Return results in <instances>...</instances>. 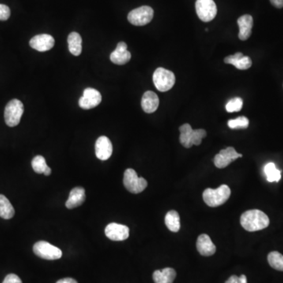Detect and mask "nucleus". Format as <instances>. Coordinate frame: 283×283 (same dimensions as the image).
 Returning a JSON list of instances; mask_svg holds the SVG:
<instances>
[{"label": "nucleus", "instance_id": "nucleus-2", "mask_svg": "<svg viewBox=\"0 0 283 283\" xmlns=\"http://www.w3.org/2000/svg\"><path fill=\"white\" fill-rule=\"evenodd\" d=\"M231 189L227 185H221L217 189L208 188L203 192V200L209 207H218L225 203L231 196Z\"/></svg>", "mask_w": 283, "mask_h": 283}, {"label": "nucleus", "instance_id": "nucleus-37", "mask_svg": "<svg viewBox=\"0 0 283 283\" xmlns=\"http://www.w3.org/2000/svg\"><path fill=\"white\" fill-rule=\"evenodd\" d=\"M45 175H50L51 174V169H50V167H47V169L45 170L44 171Z\"/></svg>", "mask_w": 283, "mask_h": 283}, {"label": "nucleus", "instance_id": "nucleus-22", "mask_svg": "<svg viewBox=\"0 0 283 283\" xmlns=\"http://www.w3.org/2000/svg\"><path fill=\"white\" fill-rule=\"evenodd\" d=\"M166 226L171 232H178L180 229V217L176 211L171 210L166 214L164 219Z\"/></svg>", "mask_w": 283, "mask_h": 283}, {"label": "nucleus", "instance_id": "nucleus-1", "mask_svg": "<svg viewBox=\"0 0 283 283\" xmlns=\"http://www.w3.org/2000/svg\"><path fill=\"white\" fill-rule=\"evenodd\" d=\"M241 224L246 231L250 232L261 231L269 227V216L258 209L246 211L241 216Z\"/></svg>", "mask_w": 283, "mask_h": 283}, {"label": "nucleus", "instance_id": "nucleus-26", "mask_svg": "<svg viewBox=\"0 0 283 283\" xmlns=\"http://www.w3.org/2000/svg\"><path fill=\"white\" fill-rule=\"evenodd\" d=\"M268 261L272 268L283 272V256L279 252H271L268 256Z\"/></svg>", "mask_w": 283, "mask_h": 283}, {"label": "nucleus", "instance_id": "nucleus-34", "mask_svg": "<svg viewBox=\"0 0 283 283\" xmlns=\"http://www.w3.org/2000/svg\"><path fill=\"white\" fill-rule=\"evenodd\" d=\"M56 283H78L76 280H73V279H71V278H65V279H62V280H58Z\"/></svg>", "mask_w": 283, "mask_h": 283}, {"label": "nucleus", "instance_id": "nucleus-21", "mask_svg": "<svg viewBox=\"0 0 283 283\" xmlns=\"http://www.w3.org/2000/svg\"><path fill=\"white\" fill-rule=\"evenodd\" d=\"M68 45L71 54L79 56L82 52V38L78 32H71L68 36Z\"/></svg>", "mask_w": 283, "mask_h": 283}, {"label": "nucleus", "instance_id": "nucleus-30", "mask_svg": "<svg viewBox=\"0 0 283 283\" xmlns=\"http://www.w3.org/2000/svg\"><path fill=\"white\" fill-rule=\"evenodd\" d=\"M207 136L206 131L204 129H196L192 132L190 137V142L192 145H199L201 143L202 139Z\"/></svg>", "mask_w": 283, "mask_h": 283}, {"label": "nucleus", "instance_id": "nucleus-19", "mask_svg": "<svg viewBox=\"0 0 283 283\" xmlns=\"http://www.w3.org/2000/svg\"><path fill=\"white\" fill-rule=\"evenodd\" d=\"M86 199L85 190L83 187H75L71 190L65 206L69 209H75L82 205Z\"/></svg>", "mask_w": 283, "mask_h": 283}, {"label": "nucleus", "instance_id": "nucleus-7", "mask_svg": "<svg viewBox=\"0 0 283 283\" xmlns=\"http://www.w3.org/2000/svg\"><path fill=\"white\" fill-rule=\"evenodd\" d=\"M153 17V9L148 6H142L133 9L128 15V20L136 26H143L149 24Z\"/></svg>", "mask_w": 283, "mask_h": 283}, {"label": "nucleus", "instance_id": "nucleus-12", "mask_svg": "<svg viewBox=\"0 0 283 283\" xmlns=\"http://www.w3.org/2000/svg\"><path fill=\"white\" fill-rule=\"evenodd\" d=\"M30 47L35 50L44 52L52 49L54 46V39L48 34H40L35 35L29 41Z\"/></svg>", "mask_w": 283, "mask_h": 283}, {"label": "nucleus", "instance_id": "nucleus-8", "mask_svg": "<svg viewBox=\"0 0 283 283\" xmlns=\"http://www.w3.org/2000/svg\"><path fill=\"white\" fill-rule=\"evenodd\" d=\"M195 7L198 17L204 22L212 21L217 13V7L213 0H197Z\"/></svg>", "mask_w": 283, "mask_h": 283}, {"label": "nucleus", "instance_id": "nucleus-31", "mask_svg": "<svg viewBox=\"0 0 283 283\" xmlns=\"http://www.w3.org/2000/svg\"><path fill=\"white\" fill-rule=\"evenodd\" d=\"M10 17V9L4 4H0V21H6Z\"/></svg>", "mask_w": 283, "mask_h": 283}, {"label": "nucleus", "instance_id": "nucleus-9", "mask_svg": "<svg viewBox=\"0 0 283 283\" xmlns=\"http://www.w3.org/2000/svg\"><path fill=\"white\" fill-rule=\"evenodd\" d=\"M102 102V95L98 90L86 88L84 95L79 100V106L84 110H91L99 106Z\"/></svg>", "mask_w": 283, "mask_h": 283}, {"label": "nucleus", "instance_id": "nucleus-6", "mask_svg": "<svg viewBox=\"0 0 283 283\" xmlns=\"http://www.w3.org/2000/svg\"><path fill=\"white\" fill-rule=\"evenodd\" d=\"M34 254L42 259L54 261L62 257V250L45 241H39L33 246Z\"/></svg>", "mask_w": 283, "mask_h": 283}, {"label": "nucleus", "instance_id": "nucleus-29", "mask_svg": "<svg viewBox=\"0 0 283 283\" xmlns=\"http://www.w3.org/2000/svg\"><path fill=\"white\" fill-rule=\"evenodd\" d=\"M243 106V100L241 98H234L226 105V110L228 113L239 112Z\"/></svg>", "mask_w": 283, "mask_h": 283}, {"label": "nucleus", "instance_id": "nucleus-25", "mask_svg": "<svg viewBox=\"0 0 283 283\" xmlns=\"http://www.w3.org/2000/svg\"><path fill=\"white\" fill-rule=\"evenodd\" d=\"M265 173L267 176V180L272 182H279L281 179V171L277 169L276 164L273 162L267 164L265 167Z\"/></svg>", "mask_w": 283, "mask_h": 283}, {"label": "nucleus", "instance_id": "nucleus-23", "mask_svg": "<svg viewBox=\"0 0 283 283\" xmlns=\"http://www.w3.org/2000/svg\"><path fill=\"white\" fill-rule=\"evenodd\" d=\"M14 213V209L9 200L5 196L0 194V217L9 220L13 218Z\"/></svg>", "mask_w": 283, "mask_h": 283}, {"label": "nucleus", "instance_id": "nucleus-24", "mask_svg": "<svg viewBox=\"0 0 283 283\" xmlns=\"http://www.w3.org/2000/svg\"><path fill=\"white\" fill-rule=\"evenodd\" d=\"M179 132H180V136H179L180 143L185 148L191 147L193 145L190 142V137L193 132L191 126L189 124H184L179 127Z\"/></svg>", "mask_w": 283, "mask_h": 283}, {"label": "nucleus", "instance_id": "nucleus-18", "mask_svg": "<svg viewBox=\"0 0 283 283\" xmlns=\"http://www.w3.org/2000/svg\"><path fill=\"white\" fill-rule=\"evenodd\" d=\"M141 105L144 112L146 114H153L158 108V96L154 92L148 91L142 95Z\"/></svg>", "mask_w": 283, "mask_h": 283}, {"label": "nucleus", "instance_id": "nucleus-33", "mask_svg": "<svg viewBox=\"0 0 283 283\" xmlns=\"http://www.w3.org/2000/svg\"><path fill=\"white\" fill-rule=\"evenodd\" d=\"M271 3L276 8L283 7V0H270Z\"/></svg>", "mask_w": 283, "mask_h": 283}, {"label": "nucleus", "instance_id": "nucleus-4", "mask_svg": "<svg viewBox=\"0 0 283 283\" xmlns=\"http://www.w3.org/2000/svg\"><path fill=\"white\" fill-rule=\"evenodd\" d=\"M153 81L156 89L161 92H168L175 83V77L171 71L164 68H157L153 76Z\"/></svg>", "mask_w": 283, "mask_h": 283}, {"label": "nucleus", "instance_id": "nucleus-28", "mask_svg": "<svg viewBox=\"0 0 283 283\" xmlns=\"http://www.w3.org/2000/svg\"><path fill=\"white\" fill-rule=\"evenodd\" d=\"M250 121L246 117H239L236 119L230 120L227 122L228 127L231 129H246L249 127Z\"/></svg>", "mask_w": 283, "mask_h": 283}, {"label": "nucleus", "instance_id": "nucleus-27", "mask_svg": "<svg viewBox=\"0 0 283 283\" xmlns=\"http://www.w3.org/2000/svg\"><path fill=\"white\" fill-rule=\"evenodd\" d=\"M32 166L35 172L38 174L44 173L45 170L48 167L44 157L40 155L34 157L33 160H32Z\"/></svg>", "mask_w": 283, "mask_h": 283}, {"label": "nucleus", "instance_id": "nucleus-35", "mask_svg": "<svg viewBox=\"0 0 283 283\" xmlns=\"http://www.w3.org/2000/svg\"><path fill=\"white\" fill-rule=\"evenodd\" d=\"M225 283H239V277L236 276H231Z\"/></svg>", "mask_w": 283, "mask_h": 283}, {"label": "nucleus", "instance_id": "nucleus-16", "mask_svg": "<svg viewBox=\"0 0 283 283\" xmlns=\"http://www.w3.org/2000/svg\"><path fill=\"white\" fill-rule=\"evenodd\" d=\"M239 27V37L241 40H247L252 34V28L254 26V19L251 15H243L238 19Z\"/></svg>", "mask_w": 283, "mask_h": 283}, {"label": "nucleus", "instance_id": "nucleus-3", "mask_svg": "<svg viewBox=\"0 0 283 283\" xmlns=\"http://www.w3.org/2000/svg\"><path fill=\"white\" fill-rule=\"evenodd\" d=\"M24 113V105L18 99H12L4 110V119L9 127H15L19 125Z\"/></svg>", "mask_w": 283, "mask_h": 283}, {"label": "nucleus", "instance_id": "nucleus-14", "mask_svg": "<svg viewBox=\"0 0 283 283\" xmlns=\"http://www.w3.org/2000/svg\"><path fill=\"white\" fill-rule=\"evenodd\" d=\"M128 46L125 42L118 43L117 48L110 54V60L116 65H125L130 61L132 54L127 50Z\"/></svg>", "mask_w": 283, "mask_h": 283}, {"label": "nucleus", "instance_id": "nucleus-32", "mask_svg": "<svg viewBox=\"0 0 283 283\" xmlns=\"http://www.w3.org/2000/svg\"><path fill=\"white\" fill-rule=\"evenodd\" d=\"M2 283H22V282L17 275L9 274L4 279Z\"/></svg>", "mask_w": 283, "mask_h": 283}, {"label": "nucleus", "instance_id": "nucleus-15", "mask_svg": "<svg viewBox=\"0 0 283 283\" xmlns=\"http://www.w3.org/2000/svg\"><path fill=\"white\" fill-rule=\"evenodd\" d=\"M197 250L204 257H210L216 253V246L211 240L210 237L202 234L198 237L197 241Z\"/></svg>", "mask_w": 283, "mask_h": 283}, {"label": "nucleus", "instance_id": "nucleus-17", "mask_svg": "<svg viewBox=\"0 0 283 283\" xmlns=\"http://www.w3.org/2000/svg\"><path fill=\"white\" fill-rule=\"evenodd\" d=\"M224 62L226 64H231V65L236 67L237 69H241V70L250 69L252 66V64H253L250 57L245 56L241 52H238L233 54V55L226 57L224 58Z\"/></svg>", "mask_w": 283, "mask_h": 283}, {"label": "nucleus", "instance_id": "nucleus-36", "mask_svg": "<svg viewBox=\"0 0 283 283\" xmlns=\"http://www.w3.org/2000/svg\"><path fill=\"white\" fill-rule=\"evenodd\" d=\"M239 283H247V279L245 275H242L239 277Z\"/></svg>", "mask_w": 283, "mask_h": 283}, {"label": "nucleus", "instance_id": "nucleus-5", "mask_svg": "<svg viewBox=\"0 0 283 283\" xmlns=\"http://www.w3.org/2000/svg\"><path fill=\"white\" fill-rule=\"evenodd\" d=\"M124 185L131 193L140 194L146 188L147 181L139 177L133 168H128L124 174Z\"/></svg>", "mask_w": 283, "mask_h": 283}, {"label": "nucleus", "instance_id": "nucleus-10", "mask_svg": "<svg viewBox=\"0 0 283 283\" xmlns=\"http://www.w3.org/2000/svg\"><path fill=\"white\" fill-rule=\"evenodd\" d=\"M242 156V154L237 153L235 148L229 146L226 149H221L220 153L215 156L214 164L218 168H224L232 161Z\"/></svg>", "mask_w": 283, "mask_h": 283}, {"label": "nucleus", "instance_id": "nucleus-11", "mask_svg": "<svg viewBox=\"0 0 283 283\" xmlns=\"http://www.w3.org/2000/svg\"><path fill=\"white\" fill-rule=\"evenodd\" d=\"M105 234L110 240H126L129 237V228L127 226L112 223L106 226Z\"/></svg>", "mask_w": 283, "mask_h": 283}, {"label": "nucleus", "instance_id": "nucleus-13", "mask_svg": "<svg viewBox=\"0 0 283 283\" xmlns=\"http://www.w3.org/2000/svg\"><path fill=\"white\" fill-rule=\"evenodd\" d=\"M113 153L112 142L106 136H101L95 142V154L101 160L110 158Z\"/></svg>", "mask_w": 283, "mask_h": 283}, {"label": "nucleus", "instance_id": "nucleus-20", "mask_svg": "<svg viewBox=\"0 0 283 283\" xmlns=\"http://www.w3.org/2000/svg\"><path fill=\"white\" fill-rule=\"evenodd\" d=\"M176 277V272L173 269L166 268L163 270L153 272V279L155 283H173Z\"/></svg>", "mask_w": 283, "mask_h": 283}]
</instances>
